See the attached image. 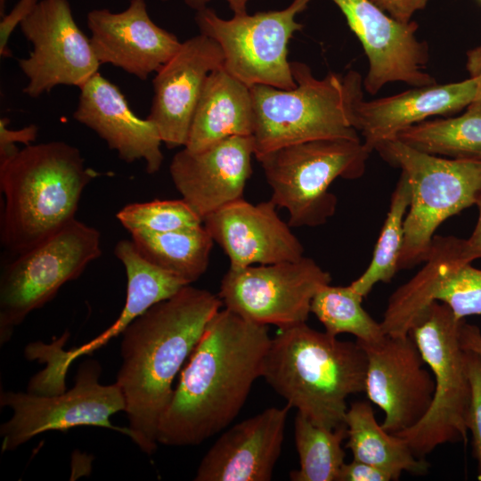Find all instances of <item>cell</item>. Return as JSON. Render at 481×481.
Here are the masks:
<instances>
[{
  "instance_id": "obj_1",
  "label": "cell",
  "mask_w": 481,
  "mask_h": 481,
  "mask_svg": "<svg viewBox=\"0 0 481 481\" xmlns=\"http://www.w3.org/2000/svg\"><path fill=\"white\" fill-rule=\"evenodd\" d=\"M267 326L224 308L208 322L183 367L158 427V443L197 445L226 428L262 376Z\"/></svg>"
},
{
  "instance_id": "obj_2",
  "label": "cell",
  "mask_w": 481,
  "mask_h": 481,
  "mask_svg": "<svg viewBox=\"0 0 481 481\" xmlns=\"http://www.w3.org/2000/svg\"><path fill=\"white\" fill-rule=\"evenodd\" d=\"M222 306L218 295L185 285L122 332L116 383L125 399L130 438L143 452L157 450L158 427L173 382Z\"/></svg>"
},
{
  "instance_id": "obj_3",
  "label": "cell",
  "mask_w": 481,
  "mask_h": 481,
  "mask_svg": "<svg viewBox=\"0 0 481 481\" xmlns=\"http://www.w3.org/2000/svg\"><path fill=\"white\" fill-rule=\"evenodd\" d=\"M367 363L357 340H339L304 322L272 338L261 378L312 423L337 429L346 427L347 397L365 390Z\"/></svg>"
},
{
  "instance_id": "obj_4",
  "label": "cell",
  "mask_w": 481,
  "mask_h": 481,
  "mask_svg": "<svg viewBox=\"0 0 481 481\" xmlns=\"http://www.w3.org/2000/svg\"><path fill=\"white\" fill-rule=\"evenodd\" d=\"M98 175L61 141L29 144L1 160L2 246L15 257L57 232L75 218L84 189Z\"/></svg>"
},
{
  "instance_id": "obj_5",
  "label": "cell",
  "mask_w": 481,
  "mask_h": 481,
  "mask_svg": "<svg viewBox=\"0 0 481 481\" xmlns=\"http://www.w3.org/2000/svg\"><path fill=\"white\" fill-rule=\"evenodd\" d=\"M290 67L295 88L250 87L254 156L318 139L361 140L354 126V108L363 98L361 75L355 70L330 72L318 79L306 63L290 61Z\"/></svg>"
},
{
  "instance_id": "obj_6",
  "label": "cell",
  "mask_w": 481,
  "mask_h": 481,
  "mask_svg": "<svg viewBox=\"0 0 481 481\" xmlns=\"http://www.w3.org/2000/svg\"><path fill=\"white\" fill-rule=\"evenodd\" d=\"M374 151L401 169L411 188L398 260V271L407 270L427 259L443 222L475 205L481 192V161L428 154L396 138L379 143Z\"/></svg>"
},
{
  "instance_id": "obj_7",
  "label": "cell",
  "mask_w": 481,
  "mask_h": 481,
  "mask_svg": "<svg viewBox=\"0 0 481 481\" xmlns=\"http://www.w3.org/2000/svg\"><path fill=\"white\" fill-rule=\"evenodd\" d=\"M464 321L446 305L435 301L409 332L431 370L435 391L424 417L413 427L395 435L404 438L420 459L441 444L468 440L470 382L467 350L461 340Z\"/></svg>"
},
{
  "instance_id": "obj_8",
  "label": "cell",
  "mask_w": 481,
  "mask_h": 481,
  "mask_svg": "<svg viewBox=\"0 0 481 481\" xmlns=\"http://www.w3.org/2000/svg\"><path fill=\"white\" fill-rule=\"evenodd\" d=\"M371 152L362 140L329 138L281 147L257 159L272 189L271 200L287 210L291 227H316L336 211L329 188L337 178L363 175Z\"/></svg>"
},
{
  "instance_id": "obj_9",
  "label": "cell",
  "mask_w": 481,
  "mask_h": 481,
  "mask_svg": "<svg viewBox=\"0 0 481 481\" xmlns=\"http://www.w3.org/2000/svg\"><path fill=\"white\" fill-rule=\"evenodd\" d=\"M101 254L100 232L74 218L6 264L0 278L1 345L29 313L52 300Z\"/></svg>"
},
{
  "instance_id": "obj_10",
  "label": "cell",
  "mask_w": 481,
  "mask_h": 481,
  "mask_svg": "<svg viewBox=\"0 0 481 481\" xmlns=\"http://www.w3.org/2000/svg\"><path fill=\"white\" fill-rule=\"evenodd\" d=\"M312 0H293L285 9L235 15L224 20L205 5L197 7L195 21L203 34L214 39L224 53V69L249 87L256 85L281 89L297 83L288 60V45L303 29L296 16Z\"/></svg>"
},
{
  "instance_id": "obj_11",
  "label": "cell",
  "mask_w": 481,
  "mask_h": 481,
  "mask_svg": "<svg viewBox=\"0 0 481 481\" xmlns=\"http://www.w3.org/2000/svg\"><path fill=\"white\" fill-rule=\"evenodd\" d=\"M101 372L98 362L87 360L79 367L73 387L66 392L2 391L0 405L12 411L0 427L2 451H12L45 431L82 426L113 429L130 437L128 428L110 422L111 416L126 410L122 391L117 383L101 384Z\"/></svg>"
},
{
  "instance_id": "obj_12",
  "label": "cell",
  "mask_w": 481,
  "mask_h": 481,
  "mask_svg": "<svg viewBox=\"0 0 481 481\" xmlns=\"http://www.w3.org/2000/svg\"><path fill=\"white\" fill-rule=\"evenodd\" d=\"M331 282L330 274L314 260L229 268L218 297L225 308L242 318L285 329L306 322L315 294Z\"/></svg>"
},
{
  "instance_id": "obj_13",
  "label": "cell",
  "mask_w": 481,
  "mask_h": 481,
  "mask_svg": "<svg viewBox=\"0 0 481 481\" xmlns=\"http://www.w3.org/2000/svg\"><path fill=\"white\" fill-rule=\"evenodd\" d=\"M459 319L481 315V269L471 265L464 239L435 235L422 268L390 296L380 322L387 336H406L433 302Z\"/></svg>"
},
{
  "instance_id": "obj_14",
  "label": "cell",
  "mask_w": 481,
  "mask_h": 481,
  "mask_svg": "<svg viewBox=\"0 0 481 481\" xmlns=\"http://www.w3.org/2000/svg\"><path fill=\"white\" fill-rule=\"evenodd\" d=\"M20 27L32 45L29 57L18 61L28 78L23 93L29 97L57 86L80 88L99 72L90 38L78 28L68 0H39Z\"/></svg>"
},
{
  "instance_id": "obj_15",
  "label": "cell",
  "mask_w": 481,
  "mask_h": 481,
  "mask_svg": "<svg viewBox=\"0 0 481 481\" xmlns=\"http://www.w3.org/2000/svg\"><path fill=\"white\" fill-rule=\"evenodd\" d=\"M344 14L368 59L364 89L377 94L384 86L403 82L412 87L436 84L426 71L428 46L416 36L417 22H400L371 0H332Z\"/></svg>"
},
{
  "instance_id": "obj_16",
  "label": "cell",
  "mask_w": 481,
  "mask_h": 481,
  "mask_svg": "<svg viewBox=\"0 0 481 481\" xmlns=\"http://www.w3.org/2000/svg\"><path fill=\"white\" fill-rule=\"evenodd\" d=\"M359 344L368 361L364 392L384 412L382 428L396 434L416 425L429 409L435 380L414 339L386 335L378 343Z\"/></svg>"
},
{
  "instance_id": "obj_17",
  "label": "cell",
  "mask_w": 481,
  "mask_h": 481,
  "mask_svg": "<svg viewBox=\"0 0 481 481\" xmlns=\"http://www.w3.org/2000/svg\"><path fill=\"white\" fill-rule=\"evenodd\" d=\"M224 67V53L212 38L199 34L181 43L155 73L148 118L168 149L184 147L208 76Z\"/></svg>"
},
{
  "instance_id": "obj_18",
  "label": "cell",
  "mask_w": 481,
  "mask_h": 481,
  "mask_svg": "<svg viewBox=\"0 0 481 481\" xmlns=\"http://www.w3.org/2000/svg\"><path fill=\"white\" fill-rule=\"evenodd\" d=\"M270 200H236L203 218V225L230 260L231 268L293 261L304 247Z\"/></svg>"
},
{
  "instance_id": "obj_19",
  "label": "cell",
  "mask_w": 481,
  "mask_h": 481,
  "mask_svg": "<svg viewBox=\"0 0 481 481\" xmlns=\"http://www.w3.org/2000/svg\"><path fill=\"white\" fill-rule=\"evenodd\" d=\"M90 41L101 64H110L145 80L165 64L181 43L151 19L145 0H130L118 12L94 9L88 12Z\"/></svg>"
},
{
  "instance_id": "obj_20",
  "label": "cell",
  "mask_w": 481,
  "mask_h": 481,
  "mask_svg": "<svg viewBox=\"0 0 481 481\" xmlns=\"http://www.w3.org/2000/svg\"><path fill=\"white\" fill-rule=\"evenodd\" d=\"M255 155L252 135L232 136L203 151L183 147L169 166L175 187L202 218L243 198Z\"/></svg>"
},
{
  "instance_id": "obj_21",
  "label": "cell",
  "mask_w": 481,
  "mask_h": 481,
  "mask_svg": "<svg viewBox=\"0 0 481 481\" xmlns=\"http://www.w3.org/2000/svg\"><path fill=\"white\" fill-rule=\"evenodd\" d=\"M290 407H270L226 429L202 458L196 481H269Z\"/></svg>"
},
{
  "instance_id": "obj_22",
  "label": "cell",
  "mask_w": 481,
  "mask_h": 481,
  "mask_svg": "<svg viewBox=\"0 0 481 481\" xmlns=\"http://www.w3.org/2000/svg\"><path fill=\"white\" fill-rule=\"evenodd\" d=\"M79 89L73 118L95 132L123 161L143 160L148 174L158 172L163 143L154 122L136 116L120 89L99 72Z\"/></svg>"
},
{
  "instance_id": "obj_23",
  "label": "cell",
  "mask_w": 481,
  "mask_h": 481,
  "mask_svg": "<svg viewBox=\"0 0 481 481\" xmlns=\"http://www.w3.org/2000/svg\"><path fill=\"white\" fill-rule=\"evenodd\" d=\"M473 78L448 84L414 86L387 97L359 99L354 108V126L372 152L379 143L433 116L447 117L466 109L476 97Z\"/></svg>"
},
{
  "instance_id": "obj_24",
  "label": "cell",
  "mask_w": 481,
  "mask_h": 481,
  "mask_svg": "<svg viewBox=\"0 0 481 481\" xmlns=\"http://www.w3.org/2000/svg\"><path fill=\"white\" fill-rule=\"evenodd\" d=\"M127 278L125 306L117 320L102 333L68 352L61 351L52 372L64 379L70 363L79 356L89 355L122 334L127 326L155 304L163 301L187 284L182 279L147 261L136 249L132 240H119L114 249Z\"/></svg>"
},
{
  "instance_id": "obj_25",
  "label": "cell",
  "mask_w": 481,
  "mask_h": 481,
  "mask_svg": "<svg viewBox=\"0 0 481 481\" xmlns=\"http://www.w3.org/2000/svg\"><path fill=\"white\" fill-rule=\"evenodd\" d=\"M250 87L219 68L208 76L183 148L197 152L232 136L252 135Z\"/></svg>"
},
{
  "instance_id": "obj_26",
  "label": "cell",
  "mask_w": 481,
  "mask_h": 481,
  "mask_svg": "<svg viewBox=\"0 0 481 481\" xmlns=\"http://www.w3.org/2000/svg\"><path fill=\"white\" fill-rule=\"evenodd\" d=\"M346 426V447L354 460L388 472L393 480H398L404 471L414 475L428 471V462L416 457L404 438L386 431L367 402H355L348 407Z\"/></svg>"
},
{
  "instance_id": "obj_27",
  "label": "cell",
  "mask_w": 481,
  "mask_h": 481,
  "mask_svg": "<svg viewBox=\"0 0 481 481\" xmlns=\"http://www.w3.org/2000/svg\"><path fill=\"white\" fill-rule=\"evenodd\" d=\"M130 234L136 249L147 261L187 284L207 271L215 242L203 224L163 232L135 230Z\"/></svg>"
},
{
  "instance_id": "obj_28",
  "label": "cell",
  "mask_w": 481,
  "mask_h": 481,
  "mask_svg": "<svg viewBox=\"0 0 481 481\" xmlns=\"http://www.w3.org/2000/svg\"><path fill=\"white\" fill-rule=\"evenodd\" d=\"M395 138L428 154L481 161V103L471 102L458 117L424 120L407 126Z\"/></svg>"
},
{
  "instance_id": "obj_29",
  "label": "cell",
  "mask_w": 481,
  "mask_h": 481,
  "mask_svg": "<svg viewBox=\"0 0 481 481\" xmlns=\"http://www.w3.org/2000/svg\"><path fill=\"white\" fill-rule=\"evenodd\" d=\"M411 188L401 174L394 189L389 208L366 270L350 283L365 298L379 282L389 283L398 272L404 234V219L410 206Z\"/></svg>"
},
{
  "instance_id": "obj_30",
  "label": "cell",
  "mask_w": 481,
  "mask_h": 481,
  "mask_svg": "<svg viewBox=\"0 0 481 481\" xmlns=\"http://www.w3.org/2000/svg\"><path fill=\"white\" fill-rule=\"evenodd\" d=\"M299 469L289 473L292 481H338L345 451L346 427L327 429L312 423L297 412L294 422Z\"/></svg>"
},
{
  "instance_id": "obj_31",
  "label": "cell",
  "mask_w": 481,
  "mask_h": 481,
  "mask_svg": "<svg viewBox=\"0 0 481 481\" xmlns=\"http://www.w3.org/2000/svg\"><path fill=\"white\" fill-rule=\"evenodd\" d=\"M363 297L347 286H323L314 297L311 313L332 336L348 333L363 345L379 342L385 338L380 322H377L363 307Z\"/></svg>"
},
{
  "instance_id": "obj_32",
  "label": "cell",
  "mask_w": 481,
  "mask_h": 481,
  "mask_svg": "<svg viewBox=\"0 0 481 481\" xmlns=\"http://www.w3.org/2000/svg\"><path fill=\"white\" fill-rule=\"evenodd\" d=\"M117 218L129 232H163L203 224L202 218L183 199L130 203L117 213Z\"/></svg>"
},
{
  "instance_id": "obj_33",
  "label": "cell",
  "mask_w": 481,
  "mask_h": 481,
  "mask_svg": "<svg viewBox=\"0 0 481 481\" xmlns=\"http://www.w3.org/2000/svg\"><path fill=\"white\" fill-rule=\"evenodd\" d=\"M466 350L470 382L467 427L472 435L473 453L477 463V479L481 480V355L468 348Z\"/></svg>"
},
{
  "instance_id": "obj_34",
  "label": "cell",
  "mask_w": 481,
  "mask_h": 481,
  "mask_svg": "<svg viewBox=\"0 0 481 481\" xmlns=\"http://www.w3.org/2000/svg\"><path fill=\"white\" fill-rule=\"evenodd\" d=\"M10 119L6 117L0 118V161L4 160L19 151L16 143L25 146L31 144L37 138L38 127L30 124L20 129L8 127Z\"/></svg>"
},
{
  "instance_id": "obj_35",
  "label": "cell",
  "mask_w": 481,
  "mask_h": 481,
  "mask_svg": "<svg viewBox=\"0 0 481 481\" xmlns=\"http://www.w3.org/2000/svg\"><path fill=\"white\" fill-rule=\"evenodd\" d=\"M39 0H19L12 11L2 17L0 22V55L2 58L12 56L9 39L19 25L30 14Z\"/></svg>"
},
{
  "instance_id": "obj_36",
  "label": "cell",
  "mask_w": 481,
  "mask_h": 481,
  "mask_svg": "<svg viewBox=\"0 0 481 481\" xmlns=\"http://www.w3.org/2000/svg\"><path fill=\"white\" fill-rule=\"evenodd\" d=\"M394 481L387 471L366 462L353 460L341 467L338 481Z\"/></svg>"
},
{
  "instance_id": "obj_37",
  "label": "cell",
  "mask_w": 481,
  "mask_h": 481,
  "mask_svg": "<svg viewBox=\"0 0 481 481\" xmlns=\"http://www.w3.org/2000/svg\"><path fill=\"white\" fill-rule=\"evenodd\" d=\"M393 19L408 23L412 15L425 8L429 0H371Z\"/></svg>"
},
{
  "instance_id": "obj_38",
  "label": "cell",
  "mask_w": 481,
  "mask_h": 481,
  "mask_svg": "<svg viewBox=\"0 0 481 481\" xmlns=\"http://www.w3.org/2000/svg\"><path fill=\"white\" fill-rule=\"evenodd\" d=\"M475 205L478 209L477 221L469 238L464 239V251L471 262L481 258V192L477 197Z\"/></svg>"
},
{
  "instance_id": "obj_39",
  "label": "cell",
  "mask_w": 481,
  "mask_h": 481,
  "mask_svg": "<svg viewBox=\"0 0 481 481\" xmlns=\"http://www.w3.org/2000/svg\"><path fill=\"white\" fill-rule=\"evenodd\" d=\"M466 69L469 77L476 82V97L474 102L481 103V45L467 53Z\"/></svg>"
},
{
  "instance_id": "obj_40",
  "label": "cell",
  "mask_w": 481,
  "mask_h": 481,
  "mask_svg": "<svg viewBox=\"0 0 481 481\" xmlns=\"http://www.w3.org/2000/svg\"><path fill=\"white\" fill-rule=\"evenodd\" d=\"M461 340L464 347L481 355V331L477 325L464 321L461 327Z\"/></svg>"
},
{
  "instance_id": "obj_41",
  "label": "cell",
  "mask_w": 481,
  "mask_h": 481,
  "mask_svg": "<svg viewBox=\"0 0 481 481\" xmlns=\"http://www.w3.org/2000/svg\"><path fill=\"white\" fill-rule=\"evenodd\" d=\"M166 1V0H162ZM208 0H186L188 4L197 8L201 5H205L206 2ZM229 4V6L235 15L245 14L247 13V4L249 0H226Z\"/></svg>"
},
{
  "instance_id": "obj_42",
  "label": "cell",
  "mask_w": 481,
  "mask_h": 481,
  "mask_svg": "<svg viewBox=\"0 0 481 481\" xmlns=\"http://www.w3.org/2000/svg\"><path fill=\"white\" fill-rule=\"evenodd\" d=\"M481 1V0H480Z\"/></svg>"
}]
</instances>
